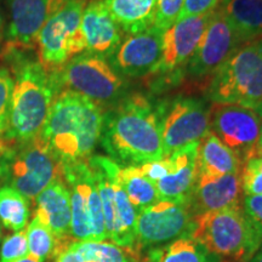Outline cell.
I'll list each match as a JSON object with an SVG mask.
<instances>
[{
  "mask_svg": "<svg viewBox=\"0 0 262 262\" xmlns=\"http://www.w3.org/2000/svg\"><path fill=\"white\" fill-rule=\"evenodd\" d=\"M14 83V75L10 73L8 68L0 67V137L8 125Z\"/></svg>",
  "mask_w": 262,
  "mask_h": 262,
  "instance_id": "1f68e13d",
  "label": "cell"
},
{
  "mask_svg": "<svg viewBox=\"0 0 262 262\" xmlns=\"http://www.w3.org/2000/svg\"><path fill=\"white\" fill-rule=\"evenodd\" d=\"M10 24L6 29L9 45L31 49L47 21L62 9L67 0H6Z\"/></svg>",
  "mask_w": 262,
  "mask_h": 262,
  "instance_id": "5bb4252c",
  "label": "cell"
},
{
  "mask_svg": "<svg viewBox=\"0 0 262 262\" xmlns=\"http://www.w3.org/2000/svg\"><path fill=\"white\" fill-rule=\"evenodd\" d=\"M209 129V107L193 97H179L160 114L164 157L199 143Z\"/></svg>",
  "mask_w": 262,
  "mask_h": 262,
  "instance_id": "8fae6325",
  "label": "cell"
},
{
  "mask_svg": "<svg viewBox=\"0 0 262 262\" xmlns=\"http://www.w3.org/2000/svg\"><path fill=\"white\" fill-rule=\"evenodd\" d=\"M196 148L198 143H193L166 157L168 175L155 183L160 201L188 204L196 182Z\"/></svg>",
  "mask_w": 262,
  "mask_h": 262,
  "instance_id": "ac0fdd59",
  "label": "cell"
},
{
  "mask_svg": "<svg viewBox=\"0 0 262 262\" xmlns=\"http://www.w3.org/2000/svg\"><path fill=\"white\" fill-rule=\"evenodd\" d=\"M255 157H261L262 158V134L260 136V140H258V142H257L256 150H255Z\"/></svg>",
  "mask_w": 262,
  "mask_h": 262,
  "instance_id": "8d00e7d4",
  "label": "cell"
},
{
  "mask_svg": "<svg viewBox=\"0 0 262 262\" xmlns=\"http://www.w3.org/2000/svg\"><path fill=\"white\" fill-rule=\"evenodd\" d=\"M84 262H141L136 248H125L112 242H74Z\"/></svg>",
  "mask_w": 262,
  "mask_h": 262,
  "instance_id": "484cf974",
  "label": "cell"
},
{
  "mask_svg": "<svg viewBox=\"0 0 262 262\" xmlns=\"http://www.w3.org/2000/svg\"><path fill=\"white\" fill-rule=\"evenodd\" d=\"M88 2H90V0H88Z\"/></svg>",
  "mask_w": 262,
  "mask_h": 262,
  "instance_id": "7bdbcfd3",
  "label": "cell"
},
{
  "mask_svg": "<svg viewBox=\"0 0 262 262\" xmlns=\"http://www.w3.org/2000/svg\"><path fill=\"white\" fill-rule=\"evenodd\" d=\"M0 178L32 202L52 181L62 178V163L37 136L21 145L0 146Z\"/></svg>",
  "mask_w": 262,
  "mask_h": 262,
  "instance_id": "8992f818",
  "label": "cell"
},
{
  "mask_svg": "<svg viewBox=\"0 0 262 262\" xmlns=\"http://www.w3.org/2000/svg\"><path fill=\"white\" fill-rule=\"evenodd\" d=\"M162 52L163 32L150 27L123 38L110 62L124 78H142L156 73Z\"/></svg>",
  "mask_w": 262,
  "mask_h": 262,
  "instance_id": "4fadbf2b",
  "label": "cell"
},
{
  "mask_svg": "<svg viewBox=\"0 0 262 262\" xmlns=\"http://www.w3.org/2000/svg\"><path fill=\"white\" fill-rule=\"evenodd\" d=\"M57 91L70 90L100 104L104 111L125 96L126 80L110 60L84 51L56 72H50Z\"/></svg>",
  "mask_w": 262,
  "mask_h": 262,
  "instance_id": "52a82bcc",
  "label": "cell"
},
{
  "mask_svg": "<svg viewBox=\"0 0 262 262\" xmlns=\"http://www.w3.org/2000/svg\"><path fill=\"white\" fill-rule=\"evenodd\" d=\"M212 103L262 106V38L244 42L214 74L208 85Z\"/></svg>",
  "mask_w": 262,
  "mask_h": 262,
  "instance_id": "5b68a950",
  "label": "cell"
},
{
  "mask_svg": "<svg viewBox=\"0 0 262 262\" xmlns=\"http://www.w3.org/2000/svg\"><path fill=\"white\" fill-rule=\"evenodd\" d=\"M257 111H258V113H260V116L262 118V106L260 108H257Z\"/></svg>",
  "mask_w": 262,
  "mask_h": 262,
  "instance_id": "60d3db41",
  "label": "cell"
},
{
  "mask_svg": "<svg viewBox=\"0 0 262 262\" xmlns=\"http://www.w3.org/2000/svg\"><path fill=\"white\" fill-rule=\"evenodd\" d=\"M209 129L244 163L255 157L262 134V118L254 108L233 103H212L209 107Z\"/></svg>",
  "mask_w": 262,
  "mask_h": 262,
  "instance_id": "30bf717a",
  "label": "cell"
},
{
  "mask_svg": "<svg viewBox=\"0 0 262 262\" xmlns=\"http://www.w3.org/2000/svg\"><path fill=\"white\" fill-rule=\"evenodd\" d=\"M160 114L146 95H125L104 111L101 146L111 159L124 166L164 158Z\"/></svg>",
  "mask_w": 262,
  "mask_h": 262,
  "instance_id": "6da1fadb",
  "label": "cell"
},
{
  "mask_svg": "<svg viewBox=\"0 0 262 262\" xmlns=\"http://www.w3.org/2000/svg\"><path fill=\"white\" fill-rule=\"evenodd\" d=\"M85 51L110 60L123 40V31L114 21L103 0H90L81 17Z\"/></svg>",
  "mask_w": 262,
  "mask_h": 262,
  "instance_id": "2e32d148",
  "label": "cell"
},
{
  "mask_svg": "<svg viewBox=\"0 0 262 262\" xmlns=\"http://www.w3.org/2000/svg\"><path fill=\"white\" fill-rule=\"evenodd\" d=\"M183 6V0H157L156 16L153 27L166 31L178 21Z\"/></svg>",
  "mask_w": 262,
  "mask_h": 262,
  "instance_id": "4dcf8cb0",
  "label": "cell"
},
{
  "mask_svg": "<svg viewBox=\"0 0 262 262\" xmlns=\"http://www.w3.org/2000/svg\"><path fill=\"white\" fill-rule=\"evenodd\" d=\"M88 0H67L39 32L35 47L38 62L48 72H56L85 51L81 17Z\"/></svg>",
  "mask_w": 262,
  "mask_h": 262,
  "instance_id": "ba28073f",
  "label": "cell"
},
{
  "mask_svg": "<svg viewBox=\"0 0 262 262\" xmlns=\"http://www.w3.org/2000/svg\"><path fill=\"white\" fill-rule=\"evenodd\" d=\"M242 191L244 195H262V158L250 157L241 170Z\"/></svg>",
  "mask_w": 262,
  "mask_h": 262,
  "instance_id": "f1b7e54d",
  "label": "cell"
},
{
  "mask_svg": "<svg viewBox=\"0 0 262 262\" xmlns=\"http://www.w3.org/2000/svg\"><path fill=\"white\" fill-rule=\"evenodd\" d=\"M242 208L262 241V195H243Z\"/></svg>",
  "mask_w": 262,
  "mask_h": 262,
  "instance_id": "d6a6232c",
  "label": "cell"
},
{
  "mask_svg": "<svg viewBox=\"0 0 262 262\" xmlns=\"http://www.w3.org/2000/svg\"><path fill=\"white\" fill-rule=\"evenodd\" d=\"M220 0H183V6L178 21L191 16H199L214 11Z\"/></svg>",
  "mask_w": 262,
  "mask_h": 262,
  "instance_id": "836d02e7",
  "label": "cell"
},
{
  "mask_svg": "<svg viewBox=\"0 0 262 262\" xmlns=\"http://www.w3.org/2000/svg\"><path fill=\"white\" fill-rule=\"evenodd\" d=\"M114 21L125 34L153 27L157 0H103Z\"/></svg>",
  "mask_w": 262,
  "mask_h": 262,
  "instance_id": "7402d4cb",
  "label": "cell"
},
{
  "mask_svg": "<svg viewBox=\"0 0 262 262\" xmlns=\"http://www.w3.org/2000/svg\"><path fill=\"white\" fill-rule=\"evenodd\" d=\"M104 108L89 98L62 90L52 102L39 134L62 165L88 162L101 140Z\"/></svg>",
  "mask_w": 262,
  "mask_h": 262,
  "instance_id": "7a4b0ae2",
  "label": "cell"
},
{
  "mask_svg": "<svg viewBox=\"0 0 262 262\" xmlns=\"http://www.w3.org/2000/svg\"><path fill=\"white\" fill-rule=\"evenodd\" d=\"M117 182L137 212L160 201L156 185L143 175L140 166H119Z\"/></svg>",
  "mask_w": 262,
  "mask_h": 262,
  "instance_id": "603a6c76",
  "label": "cell"
},
{
  "mask_svg": "<svg viewBox=\"0 0 262 262\" xmlns=\"http://www.w3.org/2000/svg\"><path fill=\"white\" fill-rule=\"evenodd\" d=\"M241 39L227 18L216 8L196 50L187 63V74L195 80H209L241 47Z\"/></svg>",
  "mask_w": 262,
  "mask_h": 262,
  "instance_id": "7c38bea8",
  "label": "cell"
},
{
  "mask_svg": "<svg viewBox=\"0 0 262 262\" xmlns=\"http://www.w3.org/2000/svg\"><path fill=\"white\" fill-rule=\"evenodd\" d=\"M141 171L147 179H149L153 183L158 182L159 180L165 178L169 172V162L166 157L164 158L156 160V162H149L143 164L140 166Z\"/></svg>",
  "mask_w": 262,
  "mask_h": 262,
  "instance_id": "e575fe53",
  "label": "cell"
},
{
  "mask_svg": "<svg viewBox=\"0 0 262 262\" xmlns=\"http://www.w3.org/2000/svg\"><path fill=\"white\" fill-rule=\"evenodd\" d=\"M34 215L51 229L58 242L71 239V194L63 176L52 181L34 199Z\"/></svg>",
  "mask_w": 262,
  "mask_h": 262,
  "instance_id": "d6986e66",
  "label": "cell"
},
{
  "mask_svg": "<svg viewBox=\"0 0 262 262\" xmlns=\"http://www.w3.org/2000/svg\"><path fill=\"white\" fill-rule=\"evenodd\" d=\"M16 262H39L38 260H35L34 257H32L31 255H27V256L19 258V260H17Z\"/></svg>",
  "mask_w": 262,
  "mask_h": 262,
  "instance_id": "ab89813d",
  "label": "cell"
},
{
  "mask_svg": "<svg viewBox=\"0 0 262 262\" xmlns=\"http://www.w3.org/2000/svg\"><path fill=\"white\" fill-rule=\"evenodd\" d=\"M194 216L188 204L159 201L142 209L136 217V249H155L180 238L191 237Z\"/></svg>",
  "mask_w": 262,
  "mask_h": 262,
  "instance_id": "9c48e42d",
  "label": "cell"
},
{
  "mask_svg": "<svg viewBox=\"0 0 262 262\" xmlns=\"http://www.w3.org/2000/svg\"><path fill=\"white\" fill-rule=\"evenodd\" d=\"M195 165L196 179L219 178L241 173L243 160L209 130L198 143Z\"/></svg>",
  "mask_w": 262,
  "mask_h": 262,
  "instance_id": "ffe728a7",
  "label": "cell"
},
{
  "mask_svg": "<svg viewBox=\"0 0 262 262\" xmlns=\"http://www.w3.org/2000/svg\"><path fill=\"white\" fill-rule=\"evenodd\" d=\"M145 262H206V257L198 243L191 238H180L150 249Z\"/></svg>",
  "mask_w": 262,
  "mask_h": 262,
  "instance_id": "4316f807",
  "label": "cell"
},
{
  "mask_svg": "<svg viewBox=\"0 0 262 262\" xmlns=\"http://www.w3.org/2000/svg\"><path fill=\"white\" fill-rule=\"evenodd\" d=\"M4 29H5V25H4V18H3L2 11H0V40H2L3 37H4Z\"/></svg>",
  "mask_w": 262,
  "mask_h": 262,
  "instance_id": "f35d334b",
  "label": "cell"
},
{
  "mask_svg": "<svg viewBox=\"0 0 262 262\" xmlns=\"http://www.w3.org/2000/svg\"><path fill=\"white\" fill-rule=\"evenodd\" d=\"M217 8L242 42L262 38V0H220Z\"/></svg>",
  "mask_w": 262,
  "mask_h": 262,
  "instance_id": "44dd1931",
  "label": "cell"
},
{
  "mask_svg": "<svg viewBox=\"0 0 262 262\" xmlns=\"http://www.w3.org/2000/svg\"><path fill=\"white\" fill-rule=\"evenodd\" d=\"M191 238L232 262H249L262 245L242 205L195 216Z\"/></svg>",
  "mask_w": 262,
  "mask_h": 262,
  "instance_id": "277c9868",
  "label": "cell"
},
{
  "mask_svg": "<svg viewBox=\"0 0 262 262\" xmlns=\"http://www.w3.org/2000/svg\"><path fill=\"white\" fill-rule=\"evenodd\" d=\"M54 262H84L81 255L74 247V242L68 247L61 249L54 255Z\"/></svg>",
  "mask_w": 262,
  "mask_h": 262,
  "instance_id": "d590c367",
  "label": "cell"
},
{
  "mask_svg": "<svg viewBox=\"0 0 262 262\" xmlns=\"http://www.w3.org/2000/svg\"><path fill=\"white\" fill-rule=\"evenodd\" d=\"M241 173H229L219 178L196 179L188 208L192 215L198 216L206 212L222 210L242 205Z\"/></svg>",
  "mask_w": 262,
  "mask_h": 262,
  "instance_id": "e0dca14e",
  "label": "cell"
},
{
  "mask_svg": "<svg viewBox=\"0 0 262 262\" xmlns=\"http://www.w3.org/2000/svg\"><path fill=\"white\" fill-rule=\"evenodd\" d=\"M0 237H2V228H0Z\"/></svg>",
  "mask_w": 262,
  "mask_h": 262,
  "instance_id": "b9f144b4",
  "label": "cell"
},
{
  "mask_svg": "<svg viewBox=\"0 0 262 262\" xmlns=\"http://www.w3.org/2000/svg\"><path fill=\"white\" fill-rule=\"evenodd\" d=\"M8 125L0 146L11 147L39 136L58 94L50 72L38 61H25L14 77Z\"/></svg>",
  "mask_w": 262,
  "mask_h": 262,
  "instance_id": "3957f363",
  "label": "cell"
},
{
  "mask_svg": "<svg viewBox=\"0 0 262 262\" xmlns=\"http://www.w3.org/2000/svg\"><path fill=\"white\" fill-rule=\"evenodd\" d=\"M211 14L212 11L180 19L163 32L162 60L155 74L171 73L188 63L194 55Z\"/></svg>",
  "mask_w": 262,
  "mask_h": 262,
  "instance_id": "9a60e30c",
  "label": "cell"
},
{
  "mask_svg": "<svg viewBox=\"0 0 262 262\" xmlns=\"http://www.w3.org/2000/svg\"><path fill=\"white\" fill-rule=\"evenodd\" d=\"M31 216V201L12 188L4 185L0 187V222L10 231H25Z\"/></svg>",
  "mask_w": 262,
  "mask_h": 262,
  "instance_id": "d4e9b609",
  "label": "cell"
},
{
  "mask_svg": "<svg viewBox=\"0 0 262 262\" xmlns=\"http://www.w3.org/2000/svg\"><path fill=\"white\" fill-rule=\"evenodd\" d=\"M136 217L137 211L131 204L119 183L114 185V217L110 234L112 243L125 248H136Z\"/></svg>",
  "mask_w": 262,
  "mask_h": 262,
  "instance_id": "cb8c5ba5",
  "label": "cell"
},
{
  "mask_svg": "<svg viewBox=\"0 0 262 262\" xmlns=\"http://www.w3.org/2000/svg\"><path fill=\"white\" fill-rule=\"evenodd\" d=\"M28 244V255L39 262H47L54 256L56 249V238L51 229L38 216H33L26 228Z\"/></svg>",
  "mask_w": 262,
  "mask_h": 262,
  "instance_id": "83f0119b",
  "label": "cell"
},
{
  "mask_svg": "<svg viewBox=\"0 0 262 262\" xmlns=\"http://www.w3.org/2000/svg\"><path fill=\"white\" fill-rule=\"evenodd\" d=\"M28 255V244L26 231L14 232L2 242L0 262H16Z\"/></svg>",
  "mask_w": 262,
  "mask_h": 262,
  "instance_id": "f546056e",
  "label": "cell"
},
{
  "mask_svg": "<svg viewBox=\"0 0 262 262\" xmlns=\"http://www.w3.org/2000/svg\"><path fill=\"white\" fill-rule=\"evenodd\" d=\"M249 262H262V248L258 249V251L254 255L253 258H251Z\"/></svg>",
  "mask_w": 262,
  "mask_h": 262,
  "instance_id": "74e56055",
  "label": "cell"
}]
</instances>
